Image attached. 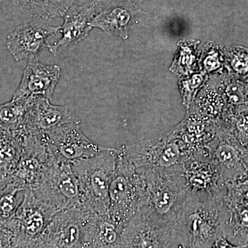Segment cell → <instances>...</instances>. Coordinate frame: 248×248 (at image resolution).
<instances>
[{
	"label": "cell",
	"instance_id": "cell-1",
	"mask_svg": "<svg viewBox=\"0 0 248 248\" xmlns=\"http://www.w3.org/2000/svg\"><path fill=\"white\" fill-rule=\"evenodd\" d=\"M138 171L142 182L138 215L159 224L174 226L187 192L183 173L156 170Z\"/></svg>",
	"mask_w": 248,
	"mask_h": 248
},
{
	"label": "cell",
	"instance_id": "cell-2",
	"mask_svg": "<svg viewBox=\"0 0 248 248\" xmlns=\"http://www.w3.org/2000/svg\"><path fill=\"white\" fill-rule=\"evenodd\" d=\"M223 199L200 197L187 192L184 207L174 224L176 244L190 248H211L218 236H224Z\"/></svg>",
	"mask_w": 248,
	"mask_h": 248
},
{
	"label": "cell",
	"instance_id": "cell-3",
	"mask_svg": "<svg viewBox=\"0 0 248 248\" xmlns=\"http://www.w3.org/2000/svg\"><path fill=\"white\" fill-rule=\"evenodd\" d=\"M120 150L105 148L91 158L71 164L79 183L81 207L97 214L108 213L109 188Z\"/></svg>",
	"mask_w": 248,
	"mask_h": 248
},
{
	"label": "cell",
	"instance_id": "cell-4",
	"mask_svg": "<svg viewBox=\"0 0 248 248\" xmlns=\"http://www.w3.org/2000/svg\"><path fill=\"white\" fill-rule=\"evenodd\" d=\"M121 149L138 170L183 173L192 155L190 147L175 129L151 140L122 146Z\"/></svg>",
	"mask_w": 248,
	"mask_h": 248
},
{
	"label": "cell",
	"instance_id": "cell-5",
	"mask_svg": "<svg viewBox=\"0 0 248 248\" xmlns=\"http://www.w3.org/2000/svg\"><path fill=\"white\" fill-rule=\"evenodd\" d=\"M119 153L117 166L109 188V215L125 228L138 215L141 205L142 182L138 170Z\"/></svg>",
	"mask_w": 248,
	"mask_h": 248
},
{
	"label": "cell",
	"instance_id": "cell-6",
	"mask_svg": "<svg viewBox=\"0 0 248 248\" xmlns=\"http://www.w3.org/2000/svg\"><path fill=\"white\" fill-rule=\"evenodd\" d=\"M37 199L57 212L81 207L79 183L71 164L51 158L40 180L32 189Z\"/></svg>",
	"mask_w": 248,
	"mask_h": 248
},
{
	"label": "cell",
	"instance_id": "cell-7",
	"mask_svg": "<svg viewBox=\"0 0 248 248\" xmlns=\"http://www.w3.org/2000/svg\"><path fill=\"white\" fill-rule=\"evenodd\" d=\"M58 212L37 199L31 189L24 198L8 228L12 231L13 248H35L52 218Z\"/></svg>",
	"mask_w": 248,
	"mask_h": 248
},
{
	"label": "cell",
	"instance_id": "cell-8",
	"mask_svg": "<svg viewBox=\"0 0 248 248\" xmlns=\"http://www.w3.org/2000/svg\"><path fill=\"white\" fill-rule=\"evenodd\" d=\"M91 212L76 207L52 218L35 248H88L87 224Z\"/></svg>",
	"mask_w": 248,
	"mask_h": 248
},
{
	"label": "cell",
	"instance_id": "cell-9",
	"mask_svg": "<svg viewBox=\"0 0 248 248\" xmlns=\"http://www.w3.org/2000/svg\"><path fill=\"white\" fill-rule=\"evenodd\" d=\"M208 159L218 170L222 184L226 186L248 177V151L218 126L206 147Z\"/></svg>",
	"mask_w": 248,
	"mask_h": 248
},
{
	"label": "cell",
	"instance_id": "cell-10",
	"mask_svg": "<svg viewBox=\"0 0 248 248\" xmlns=\"http://www.w3.org/2000/svg\"><path fill=\"white\" fill-rule=\"evenodd\" d=\"M79 123L77 121L69 122L41 135L54 159L72 164L92 157L105 148L91 141L81 131Z\"/></svg>",
	"mask_w": 248,
	"mask_h": 248
},
{
	"label": "cell",
	"instance_id": "cell-11",
	"mask_svg": "<svg viewBox=\"0 0 248 248\" xmlns=\"http://www.w3.org/2000/svg\"><path fill=\"white\" fill-rule=\"evenodd\" d=\"M51 158L42 135L24 134L22 154L13 173L11 183L23 190L32 189Z\"/></svg>",
	"mask_w": 248,
	"mask_h": 248
},
{
	"label": "cell",
	"instance_id": "cell-12",
	"mask_svg": "<svg viewBox=\"0 0 248 248\" xmlns=\"http://www.w3.org/2000/svg\"><path fill=\"white\" fill-rule=\"evenodd\" d=\"M176 244L174 226L137 215L124 228L120 248H169Z\"/></svg>",
	"mask_w": 248,
	"mask_h": 248
},
{
	"label": "cell",
	"instance_id": "cell-13",
	"mask_svg": "<svg viewBox=\"0 0 248 248\" xmlns=\"http://www.w3.org/2000/svg\"><path fill=\"white\" fill-rule=\"evenodd\" d=\"M60 27L49 24L47 21L34 19L28 24L19 26L7 37V48L16 61L37 58V54L46 45L49 36L57 37Z\"/></svg>",
	"mask_w": 248,
	"mask_h": 248
},
{
	"label": "cell",
	"instance_id": "cell-14",
	"mask_svg": "<svg viewBox=\"0 0 248 248\" xmlns=\"http://www.w3.org/2000/svg\"><path fill=\"white\" fill-rule=\"evenodd\" d=\"M102 9V0L72 6L64 15L63 24L60 27L62 38L53 45L47 43L46 47L54 56H57L60 47L66 48L84 40L93 29L91 22Z\"/></svg>",
	"mask_w": 248,
	"mask_h": 248
},
{
	"label": "cell",
	"instance_id": "cell-15",
	"mask_svg": "<svg viewBox=\"0 0 248 248\" xmlns=\"http://www.w3.org/2000/svg\"><path fill=\"white\" fill-rule=\"evenodd\" d=\"M60 76L61 68L58 65H46L41 63L37 58H31L12 99L42 96L50 100Z\"/></svg>",
	"mask_w": 248,
	"mask_h": 248
},
{
	"label": "cell",
	"instance_id": "cell-16",
	"mask_svg": "<svg viewBox=\"0 0 248 248\" xmlns=\"http://www.w3.org/2000/svg\"><path fill=\"white\" fill-rule=\"evenodd\" d=\"M187 192L200 197L223 199L226 187L218 170L208 158H191L183 172Z\"/></svg>",
	"mask_w": 248,
	"mask_h": 248
},
{
	"label": "cell",
	"instance_id": "cell-17",
	"mask_svg": "<svg viewBox=\"0 0 248 248\" xmlns=\"http://www.w3.org/2000/svg\"><path fill=\"white\" fill-rule=\"evenodd\" d=\"M75 121L76 120L68 108L53 105L50 99L42 96H33L28 110L23 131L24 134L43 135Z\"/></svg>",
	"mask_w": 248,
	"mask_h": 248
},
{
	"label": "cell",
	"instance_id": "cell-18",
	"mask_svg": "<svg viewBox=\"0 0 248 248\" xmlns=\"http://www.w3.org/2000/svg\"><path fill=\"white\" fill-rule=\"evenodd\" d=\"M141 9L131 1H118L103 8L91 22V27L97 28L108 35L128 39L134 18Z\"/></svg>",
	"mask_w": 248,
	"mask_h": 248
},
{
	"label": "cell",
	"instance_id": "cell-19",
	"mask_svg": "<svg viewBox=\"0 0 248 248\" xmlns=\"http://www.w3.org/2000/svg\"><path fill=\"white\" fill-rule=\"evenodd\" d=\"M124 229L108 213H91L87 224L88 248H120Z\"/></svg>",
	"mask_w": 248,
	"mask_h": 248
},
{
	"label": "cell",
	"instance_id": "cell-20",
	"mask_svg": "<svg viewBox=\"0 0 248 248\" xmlns=\"http://www.w3.org/2000/svg\"><path fill=\"white\" fill-rule=\"evenodd\" d=\"M24 133L0 125V187L11 183L24 146Z\"/></svg>",
	"mask_w": 248,
	"mask_h": 248
},
{
	"label": "cell",
	"instance_id": "cell-21",
	"mask_svg": "<svg viewBox=\"0 0 248 248\" xmlns=\"http://www.w3.org/2000/svg\"><path fill=\"white\" fill-rule=\"evenodd\" d=\"M76 0H13L34 19L48 21L64 16Z\"/></svg>",
	"mask_w": 248,
	"mask_h": 248
},
{
	"label": "cell",
	"instance_id": "cell-22",
	"mask_svg": "<svg viewBox=\"0 0 248 248\" xmlns=\"http://www.w3.org/2000/svg\"><path fill=\"white\" fill-rule=\"evenodd\" d=\"M215 81L224 98L226 111L248 108V81L236 79L224 71L216 76Z\"/></svg>",
	"mask_w": 248,
	"mask_h": 248
},
{
	"label": "cell",
	"instance_id": "cell-23",
	"mask_svg": "<svg viewBox=\"0 0 248 248\" xmlns=\"http://www.w3.org/2000/svg\"><path fill=\"white\" fill-rule=\"evenodd\" d=\"M223 234L239 246L248 243V205L228 207L223 202Z\"/></svg>",
	"mask_w": 248,
	"mask_h": 248
},
{
	"label": "cell",
	"instance_id": "cell-24",
	"mask_svg": "<svg viewBox=\"0 0 248 248\" xmlns=\"http://www.w3.org/2000/svg\"><path fill=\"white\" fill-rule=\"evenodd\" d=\"M236 143L248 151V108L227 110L218 123Z\"/></svg>",
	"mask_w": 248,
	"mask_h": 248
},
{
	"label": "cell",
	"instance_id": "cell-25",
	"mask_svg": "<svg viewBox=\"0 0 248 248\" xmlns=\"http://www.w3.org/2000/svg\"><path fill=\"white\" fill-rule=\"evenodd\" d=\"M32 97L12 99L0 105V125L10 130L23 131Z\"/></svg>",
	"mask_w": 248,
	"mask_h": 248
},
{
	"label": "cell",
	"instance_id": "cell-26",
	"mask_svg": "<svg viewBox=\"0 0 248 248\" xmlns=\"http://www.w3.org/2000/svg\"><path fill=\"white\" fill-rule=\"evenodd\" d=\"M24 195V190L13 182L0 187V226L8 228L16 216Z\"/></svg>",
	"mask_w": 248,
	"mask_h": 248
},
{
	"label": "cell",
	"instance_id": "cell-27",
	"mask_svg": "<svg viewBox=\"0 0 248 248\" xmlns=\"http://www.w3.org/2000/svg\"><path fill=\"white\" fill-rule=\"evenodd\" d=\"M195 40L182 41L178 44L177 53L170 67V71L179 78L190 76L194 72L197 57Z\"/></svg>",
	"mask_w": 248,
	"mask_h": 248
},
{
	"label": "cell",
	"instance_id": "cell-28",
	"mask_svg": "<svg viewBox=\"0 0 248 248\" xmlns=\"http://www.w3.org/2000/svg\"><path fill=\"white\" fill-rule=\"evenodd\" d=\"M225 71L240 80L248 81V48L241 46L223 47Z\"/></svg>",
	"mask_w": 248,
	"mask_h": 248
},
{
	"label": "cell",
	"instance_id": "cell-29",
	"mask_svg": "<svg viewBox=\"0 0 248 248\" xmlns=\"http://www.w3.org/2000/svg\"><path fill=\"white\" fill-rule=\"evenodd\" d=\"M202 72L208 75L221 74L225 71V59L223 47L215 44L208 43L202 50L200 61Z\"/></svg>",
	"mask_w": 248,
	"mask_h": 248
},
{
	"label": "cell",
	"instance_id": "cell-30",
	"mask_svg": "<svg viewBox=\"0 0 248 248\" xmlns=\"http://www.w3.org/2000/svg\"><path fill=\"white\" fill-rule=\"evenodd\" d=\"M208 75L203 72L190 75V76L181 78L179 79V89L183 97V104L187 109L192 105L194 98L206 79Z\"/></svg>",
	"mask_w": 248,
	"mask_h": 248
},
{
	"label": "cell",
	"instance_id": "cell-31",
	"mask_svg": "<svg viewBox=\"0 0 248 248\" xmlns=\"http://www.w3.org/2000/svg\"><path fill=\"white\" fill-rule=\"evenodd\" d=\"M226 187V192L223 203L226 206L248 205V177Z\"/></svg>",
	"mask_w": 248,
	"mask_h": 248
},
{
	"label": "cell",
	"instance_id": "cell-32",
	"mask_svg": "<svg viewBox=\"0 0 248 248\" xmlns=\"http://www.w3.org/2000/svg\"><path fill=\"white\" fill-rule=\"evenodd\" d=\"M12 231L7 227L0 226V248H13Z\"/></svg>",
	"mask_w": 248,
	"mask_h": 248
},
{
	"label": "cell",
	"instance_id": "cell-33",
	"mask_svg": "<svg viewBox=\"0 0 248 248\" xmlns=\"http://www.w3.org/2000/svg\"><path fill=\"white\" fill-rule=\"evenodd\" d=\"M243 247L244 246H236L232 244L226 236H220L214 241L211 248H241Z\"/></svg>",
	"mask_w": 248,
	"mask_h": 248
},
{
	"label": "cell",
	"instance_id": "cell-34",
	"mask_svg": "<svg viewBox=\"0 0 248 248\" xmlns=\"http://www.w3.org/2000/svg\"><path fill=\"white\" fill-rule=\"evenodd\" d=\"M3 1H4V0H0V14H1V11H2Z\"/></svg>",
	"mask_w": 248,
	"mask_h": 248
},
{
	"label": "cell",
	"instance_id": "cell-35",
	"mask_svg": "<svg viewBox=\"0 0 248 248\" xmlns=\"http://www.w3.org/2000/svg\"><path fill=\"white\" fill-rule=\"evenodd\" d=\"M179 248H190L187 247V246H183V245H180V246H179Z\"/></svg>",
	"mask_w": 248,
	"mask_h": 248
},
{
	"label": "cell",
	"instance_id": "cell-36",
	"mask_svg": "<svg viewBox=\"0 0 248 248\" xmlns=\"http://www.w3.org/2000/svg\"><path fill=\"white\" fill-rule=\"evenodd\" d=\"M244 248H248V243L247 244L245 245V246H244Z\"/></svg>",
	"mask_w": 248,
	"mask_h": 248
},
{
	"label": "cell",
	"instance_id": "cell-37",
	"mask_svg": "<svg viewBox=\"0 0 248 248\" xmlns=\"http://www.w3.org/2000/svg\"><path fill=\"white\" fill-rule=\"evenodd\" d=\"M241 248H244V247Z\"/></svg>",
	"mask_w": 248,
	"mask_h": 248
}]
</instances>
